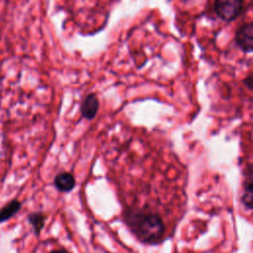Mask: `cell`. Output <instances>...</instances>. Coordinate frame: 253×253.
Returning a JSON list of instances; mask_svg holds the SVG:
<instances>
[{"mask_svg":"<svg viewBox=\"0 0 253 253\" xmlns=\"http://www.w3.org/2000/svg\"><path fill=\"white\" fill-rule=\"evenodd\" d=\"M55 188L62 193H68L75 187V178L71 173L61 172L54 177Z\"/></svg>","mask_w":253,"mask_h":253,"instance_id":"cell-4","label":"cell"},{"mask_svg":"<svg viewBox=\"0 0 253 253\" xmlns=\"http://www.w3.org/2000/svg\"><path fill=\"white\" fill-rule=\"evenodd\" d=\"M234 42L242 52H253V21L239 25L234 35Z\"/></svg>","mask_w":253,"mask_h":253,"instance_id":"cell-2","label":"cell"},{"mask_svg":"<svg viewBox=\"0 0 253 253\" xmlns=\"http://www.w3.org/2000/svg\"><path fill=\"white\" fill-rule=\"evenodd\" d=\"M28 220L30 224L33 226L35 233L39 234L45 223L46 215L42 211H35L28 215Z\"/></svg>","mask_w":253,"mask_h":253,"instance_id":"cell-6","label":"cell"},{"mask_svg":"<svg viewBox=\"0 0 253 253\" xmlns=\"http://www.w3.org/2000/svg\"><path fill=\"white\" fill-rule=\"evenodd\" d=\"M21 209V202L18 200H12L3 208L0 209V222L6 221L14 216Z\"/></svg>","mask_w":253,"mask_h":253,"instance_id":"cell-5","label":"cell"},{"mask_svg":"<svg viewBox=\"0 0 253 253\" xmlns=\"http://www.w3.org/2000/svg\"><path fill=\"white\" fill-rule=\"evenodd\" d=\"M99 110V100L95 94L87 95L81 105V115L86 120H92L96 117Z\"/></svg>","mask_w":253,"mask_h":253,"instance_id":"cell-3","label":"cell"},{"mask_svg":"<svg viewBox=\"0 0 253 253\" xmlns=\"http://www.w3.org/2000/svg\"><path fill=\"white\" fill-rule=\"evenodd\" d=\"M244 8V0H213V13L224 22L236 20Z\"/></svg>","mask_w":253,"mask_h":253,"instance_id":"cell-1","label":"cell"},{"mask_svg":"<svg viewBox=\"0 0 253 253\" xmlns=\"http://www.w3.org/2000/svg\"><path fill=\"white\" fill-rule=\"evenodd\" d=\"M50 253H69L67 250L65 249H57V250H53Z\"/></svg>","mask_w":253,"mask_h":253,"instance_id":"cell-7","label":"cell"}]
</instances>
